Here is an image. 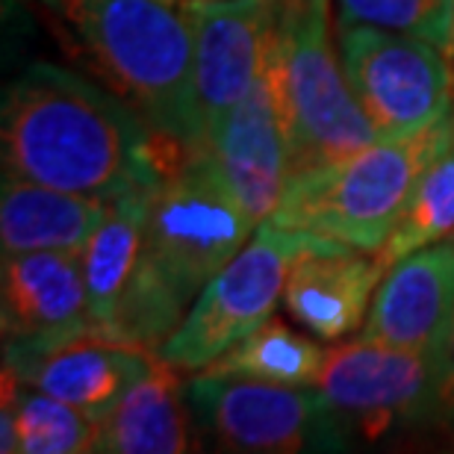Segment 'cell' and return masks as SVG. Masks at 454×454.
Here are the masks:
<instances>
[{"label":"cell","instance_id":"7a4b0ae2","mask_svg":"<svg viewBox=\"0 0 454 454\" xmlns=\"http://www.w3.org/2000/svg\"><path fill=\"white\" fill-rule=\"evenodd\" d=\"M71 57L189 157L207 151L192 33L162 0H33Z\"/></svg>","mask_w":454,"mask_h":454},{"label":"cell","instance_id":"8992f818","mask_svg":"<svg viewBox=\"0 0 454 454\" xmlns=\"http://www.w3.org/2000/svg\"><path fill=\"white\" fill-rule=\"evenodd\" d=\"M337 239L293 231L271 219L254 227L245 248L227 262L189 307L184 322L157 348V357L180 372H201L262 322L271 319L295 260Z\"/></svg>","mask_w":454,"mask_h":454},{"label":"cell","instance_id":"5b68a950","mask_svg":"<svg viewBox=\"0 0 454 454\" xmlns=\"http://www.w3.org/2000/svg\"><path fill=\"white\" fill-rule=\"evenodd\" d=\"M337 51L331 39V0H278L275 57L293 136V175L378 142L348 77L340 71Z\"/></svg>","mask_w":454,"mask_h":454},{"label":"cell","instance_id":"ba28073f","mask_svg":"<svg viewBox=\"0 0 454 454\" xmlns=\"http://www.w3.org/2000/svg\"><path fill=\"white\" fill-rule=\"evenodd\" d=\"M342 71L378 139H402L451 115L446 48L380 27H337Z\"/></svg>","mask_w":454,"mask_h":454},{"label":"cell","instance_id":"e0dca14e","mask_svg":"<svg viewBox=\"0 0 454 454\" xmlns=\"http://www.w3.org/2000/svg\"><path fill=\"white\" fill-rule=\"evenodd\" d=\"M192 407L180 369L160 360L101 419L95 451L106 454H180L189 451Z\"/></svg>","mask_w":454,"mask_h":454},{"label":"cell","instance_id":"4fadbf2b","mask_svg":"<svg viewBox=\"0 0 454 454\" xmlns=\"http://www.w3.org/2000/svg\"><path fill=\"white\" fill-rule=\"evenodd\" d=\"M454 322V239L425 245L387 269L369 316L357 331L363 340L413 354L442 357Z\"/></svg>","mask_w":454,"mask_h":454},{"label":"cell","instance_id":"44dd1931","mask_svg":"<svg viewBox=\"0 0 454 454\" xmlns=\"http://www.w3.org/2000/svg\"><path fill=\"white\" fill-rule=\"evenodd\" d=\"M449 236H454V139L425 168L411 201H407L404 215L389 231L387 242L375 251V257L389 269L407 254L442 242Z\"/></svg>","mask_w":454,"mask_h":454},{"label":"cell","instance_id":"8fae6325","mask_svg":"<svg viewBox=\"0 0 454 454\" xmlns=\"http://www.w3.org/2000/svg\"><path fill=\"white\" fill-rule=\"evenodd\" d=\"M195 51V89L204 133L254 86L275 44L278 0H180Z\"/></svg>","mask_w":454,"mask_h":454},{"label":"cell","instance_id":"2e32d148","mask_svg":"<svg viewBox=\"0 0 454 454\" xmlns=\"http://www.w3.org/2000/svg\"><path fill=\"white\" fill-rule=\"evenodd\" d=\"M110 201L71 189L44 186L4 171L0 192V242L4 254L77 251L83 254Z\"/></svg>","mask_w":454,"mask_h":454},{"label":"cell","instance_id":"484cf974","mask_svg":"<svg viewBox=\"0 0 454 454\" xmlns=\"http://www.w3.org/2000/svg\"><path fill=\"white\" fill-rule=\"evenodd\" d=\"M451 48H454V30H451Z\"/></svg>","mask_w":454,"mask_h":454},{"label":"cell","instance_id":"603a6c76","mask_svg":"<svg viewBox=\"0 0 454 454\" xmlns=\"http://www.w3.org/2000/svg\"><path fill=\"white\" fill-rule=\"evenodd\" d=\"M454 422V322L449 331L446 351H442V380H440V419L437 425Z\"/></svg>","mask_w":454,"mask_h":454},{"label":"cell","instance_id":"ac0fdd59","mask_svg":"<svg viewBox=\"0 0 454 454\" xmlns=\"http://www.w3.org/2000/svg\"><path fill=\"white\" fill-rule=\"evenodd\" d=\"M151 189H133V192L113 198L106 215L80 254L89 289V310H92L95 328L104 333H110L118 307L139 271Z\"/></svg>","mask_w":454,"mask_h":454},{"label":"cell","instance_id":"5bb4252c","mask_svg":"<svg viewBox=\"0 0 454 454\" xmlns=\"http://www.w3.org/2000/svg\"><path fill=\"white\" fill-rule=\"evenodd\" d=\"M0 322L4 345H42L92 331L83 257L77 251L4 254Z\"/></svg>","mask_w":454,"mask_h":454},{"label":"cell","instance_id":"7c38bea8","mask_svg":"<svg viewBox=\"0 0 454 454\" xmlns=\"http://www.w3.org/2000/svg\"><path fill=\"white\" fill-rule=\"evenodd\" d=\"M157 351L115 340L104 331H80L42 345H4V366L18 380L104 419L148 375Z\"/></svg>","mask_w":454,"mask_h":454},{"label":"cell","instance_id":"ffe728a7","mask_svg":"<svg viewBox=\"0 0 454 454\" xmlns=\"http://www.w3.org/2000/svg\"><path fill=\"white\" fill-rule=\"evenodd\" d=\"M325 354L328 351L319 342L289 331L280 319H269L201 372L257 378L289 387H313L322 372Z\"/></svg>","mask_w":454,"mask_h":454},{"label":"cell","instance_id":"d4e9b609","mask_svg":"<svg viewBox=\"0 0 454 454\" xmlns=\"http://www.w3.org/2000/svg\"><path fill=\"white\" fill-rule=\"evenodd\" d=\"M162 4H168V6H175V4H180V0H162Z\"/></svg>","mask_w":454,"mask_h":454},{"label":"cell","instance_id":"7402d4cb","mask_svg":"<svg viewBox=\"0 0 454 454\" xmlns=\"http://www.w3.org/2000/svg\"><path fill=\"white\" fill-rule=\"evenodd\" d=\"M337 27H380L451 48L454 0H333Z\"/></svg>","mask_w":454,"mask_h":454},{"label":"cell","instance_id":"9a60e30c","mask_svg":"<svg viewBox=\"0 0 454 454\" xmlns=\"http://www.w3.org/2000/svg\"><path fill=\"white\" fill-rule=\"evenodd\" d=\"M387 266L363 248L331 242L295 260L284 286V307L319 340H342L360 331Z\"/></svg>","mask_w":454,"mask_h":454},{"label":"cell","instance_id":"30bf717a","mask_svg":"<svg viewBox=\"0 0 454 454\" xmlns=\"http://www.w3.org/2000/svg\"><path fill=\"white\" fill-rule=\"evenodd\" d=\"M207 151L254 222H266L293 175V136L275 44L260 77L213 130Z\"/></svg>","mask_w":454,"mask_h":454},{"label":"cell","instance_id":"d6986e66","mask_svg":"<svg viewBox=\"0 0 454 454\" xmlns=\"http://www.w3.org/2000/svg\"><path fill=\"white\" fill-rule=\"evenodd\" d=\"M4 454H83L95 451L101 419L18 380L4 366V413H0Z\"/></svg>","mask_w":454,"mask_h":454},{"label":"cell","instance_id":"6da1fadb","mask_svg":"<svg viewBox=\"0 0 454 454\" xmlns=\"http://www.w3.org/2000/svg\"><path fill=\"white\" fill-rule=\"evenodd\" d=\"M0 133L4 171L106 201L157 186L184 160L110 86L53 62L9 83Z\"/></svg>","mask_w":454,"mask_h":454},{"label":"cell","instance_id":"277c9868","mask_svg":"<svg viewBox=\"0 0 454 454\" xmlns=\"http://www.w3.org/2000/svg\"><path fill=\"white\" fill-rule=\"evenodd\" d=\"M254 227L213 153H189L151 189L142 269L189 310Z\"/></svg>","mask_w":454,"mask_h":454},{"label":"cell","instance_id":"4316f807","mask_svg":"<svg viewBox=\"0 0 454 454\" xmlns=\"http://www.w3.org/2000/svg\"><path fill=\"white\" fill-rule=\"evenodd\" d=\"M451 239H454V236H451Z\"/></svg>","mask_w":454,"mask_h":454},{"label":"cell","instance_id":"52a82bcc","mask_svg":"<svg viewBox=\"0 0 454 454\" xmlns=\"http://www.w3.org/2000/svg\"><path fill=\"white\" fill-rule=\"evenodd\" d=\"M186 398L198 428L224 451H342L354 440L316 387L201 372L186 380Z\"/></svg>","mask_w":454,"mask_h":454},{"label":"cell","instance_id":"9c48e42d","mask_svg":"<svg viewBox=\"0 0 454 454\" xmlns=\"http://www.w3.org/2000/svg\"><path fill=\"white\" fill-rule=\"evenodd\" d=\"M442 357L413 354L363 340L328 348L316 389L354 434L366 440L389 437L440 419Z\"/></svg>","mask_w":454,"mask_h":454},{"label":"cell","instance_id":"cb8c5ba5","mask_svg":"<svg viewBox=\"0 0 454 454\" xmlns=\"http://www.w3.org/2000/svg\"><path fill=\"white\" fill-rule=\"evenodd\" d=\"M442 434H446V440L451 442V449H454V422H449V425H442Z\"/></svg>","mask_w":454,"mask_h":454},{"label":"cell","instance_id":"3957f363","mask_svg":"<svg viewBox=\"0 0 454 454\" xmlns=\"http://www.w3.org/2000/svg\"><path fill=\"white\" fill-rule=\"evenodd\" d=\"M454 139V113L402 139H378L351 157L289 175L275 224L378 251L407 210L425 168Z\"/></svg>","mask_w":454,"mask_h":454}]
</instances>
